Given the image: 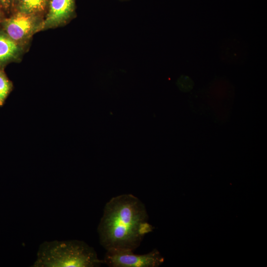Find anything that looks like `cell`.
<instances>
[{"mask_svg": "<svg viewBox=\"0 0 267 267\" xmlns=\"http://www.w3.org/2000/svg\"><path fill=\"white\" fill-rule=\"evenodd\" d=\"M5 18L3 14H2L1 8H0V23L3 20V19Z\"/></svg>", "mask_w": 267, "mask_h": 267, "instance_id": "8fae6325", "label": "cell"}, {"mask_svg": "<svg viewBox=\"0 0 267 267\" xmlns=\"http://www.w3.org/2000/svg\"><path fill=\"white\" fill-rule=\"evenodd\" d=\"M95 250L83 241H44L39 246L34 267H95L103 264Z\"/></svg>", "mask_w": 267, "mask_h": 267, "instance_id": "7a4b0ae2", "label": "cell"}, {"mask_svg": "<svg viewBox=\"0 0 267 267\" xmlns=\"http://www.w3.org/2000/svg\"><path fill=\"white\" fill-rule=\"evenodd\" d=\"M220 55L224 62L242 63L247 57V46L244 42L237 38L226 39L220 45Z\"/></svg>", "mask_w": 267, "mask_h": 267, "instance_id": "52a82bcc", "label": "cell"}, {"mask_svg": "<svg viewBox=\"0 0 267 267\" xmlns=\"http://www.w3.org/2000/svg\"><path fill=\"white\" fill-rule=\"evenodd\" d=\"M44 17L16 11L5 17L0 28L15 42L28 49L33 36L43 31Z\"/></svg>", "mask_w": 267, "mask_h": 267, "instance_id": "3957f363", "label": "cell"}, {"mask_svg": "<svg viewBox=\"0 0 267 267\" xmlns=\"http://www.w3.org/2000/svg\"><path fill=\"white\" fill-rule=\"evenodd\" d=\"M13 1H14V0H13Z\"/></svg>", "mask_w": 267, "mask_h": 267, "instance_id": "7c38bea8", "label": "cell"}, {"mask_svg": "<svg viewBox=\"0 0 267 267\" xmlns=\"http://www.w3.org/2000/svg\"><path fill=\"white\" fill-rule=\"evenodd\" d=\"M0 68V107H2L8 96L13 89V85L4 71Z\"/></svg>", "mask_w": 267, "mask_h": 267, "instance_id": "9c48e42d", "label": "cell"}, {"mask_svg": "<svg viewBox=\"0 0 267 267\" xmlns=\"http://www.w3.org/2000/svg\"><path fill=\"white\" fill-rule=\"evenodd\" d=\"M154 228L148 222L144 204L135 196L124 194L106 204L97 232L106 251H134Z\"/></svg>", "mask_w": 267, "mask_h": 267, "instance_id": "6da1fadb", "label": "cell"}, {"mask_svg": "<svg viewBox=\"0 0 267 267\" xmlns=\"http://www.w3.org/2000/svg\"><path fill=\"white\" fill-rule=\"evenodd\" d=\"M133 252L107 250L103 260L104 264L110 267H157L164 261L156 249L142 255L135 254Z\"/></svg>", "mask_w": 267, "mask_h": 267, "instance_id": "277c9868", "label": "cell"}, {"mask_svg": "<svg viewBox=\"0 0 267 267\" xmlns=\"http://www.w3.org/2000/svg\"><path fill=\"white\" fill-rule=\"evenodd\" d=\"M75 0H49L43 30L64 26L73 18Z\"/></svg>", "mask_w": 267, "mask_h": 267, "instance_id": "5b68a950", "label": "cell"}, {"mask_svg": "<svg viewBox=\"0 0 267 267\" xmlns=\"http://www.w3.org/2000/svg\"><path fill=\"white\" fill-rule=\"evenodd\" d=\"M13 3V0H0V8L8 10Z\"/></svg>", "mask_w": 267, "mask_h": 267, "instance_id": "30bf717a", "label": "cell"}, {"mask_svg": "<svg viewBox=\"0 0 267 267\" xmlns=\"http://www.w3.org/2000/svg\"><path fill=\"white\" fill-rule=\"evenodd\" d=\"M17 11L44 16L49 0H17Z\"/></svg>", "mask_w": 267, "mask_h": 267, "instance_id": "ba28073f", "label": "cell"}, {"mask_svg": "<svg viewBox=\"0 0 267 267\" xmlns=\"http://www.w3.org/2000/svg\"><path fill=\"white\" fill-rule=\"evenodd\" d=\"M27 49L12 40L0 27V68L20 61Z\"/></svg>", "mask_w": 267, "mask_h": 267, "instance_id": "8992f818", "label": "cell"}]
</instances>
